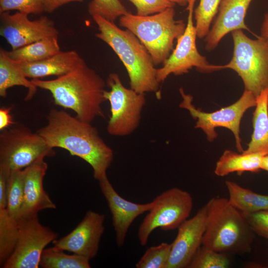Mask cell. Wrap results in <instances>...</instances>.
<instances>
[{
    "mask_svg": "<svg viewBox=\"0 0 268 268\" xmlns=\"http://www.w3.org/2000/svg\"><path fill=\"white\" fill-rule=\"evenodd\" d=\"M37 133L47 144L68 151L88 163L95 179L107 176L114 158V152L90 123L83 121L63 110L52 109L47 123Z\"/></svg>",
    "mask_w": 268,
    "mask_h": 268,
    "instance_id": "cell-1",
    "label": "cell"
},
{
    "mask_svg": "<svg viewBox=\"0 0 268 268\" xmlns=\"http://www.w3.org/2000/svg\"><path fill=\"white\" fill-rule=\"evenodd\" d=\"M37 88L49 91L54 103L70 109L76 117L88 123L104 117L102 103L106 82L84 61L69 72L51 80L32 79Z\"/></svg>",
    "mask_w": 268,
    "mask_h": 268,
    "instance_id": "cell-2",
    "label": "cell"
},
{
    "mask_svg": "<svg viewBox=\"0 0 268 268\" xmlns=\"http://www.w3.org/2000/svg\"><path fill=\"white\" fill-rule=\"evenodd\" d=\"M99 32L95 36L107 43L125 66L130 79V87L141 93L158 92L160 83L157 69L145 46L131 31L119 28L114 22L93 15Z\"/></svg>",
    "mask_w": 268,
    "mask_h": 268,
    "instance_id": "cell-3",
    "label": "cell"
},
{
    "mask_svg": "<svg viewBox=\"0 0 268 268\" xmlns=\"http://www.w3.org/2000/svg\"><path fill=\"white\" fill-rule=\"evenodd\" d=\"M205 205L206 225L202 245L225 254L249 253L256 234L242 212L223 197L212 198Z\"/></svg>",
    "mask_w": 268,
    "mask_h": 268,
    "instance_id": "cell-4",
    "label": "cell"
},
{
    "mask_svg": "<svg viewBox=\"0 0 268 268\" xmlns=\"http://www.w3.org/2000/svg\"><path fill=\"white\" fill-rule=\"evenodd\" d=\"M174 7L152 15L129 13L120 17L122 27L134 33L145 46L155 65L163 64L173 50L175 40L185 31L186 24L175 18Z\"/></svg>",
    "mask_w": 268,
    "mask_h": 268,
    "instance_id": "cell-5",
    "label": "cell"
},
{
    "mask_svg": "<svg viewBox=\"0 0 268 268\" xmlns=\"http://www.w3.org/2000/svg\"><path fill=\"white\" fill-rule=\"evenodd\" d=\"M233 53L225 65H217L218 70L229 68L242 79L245 90L256 97L268 87V39L258 36L252 39L242 30L232 31Z\"/></svg>",
    "mask_w": 268,
    "mask_h": 268,
    "instance_id": "cell-6",
    "label": "cell"
},
{
    "mask_svg": "<svg viewBox=\"0 0 268 268\" xmlns=\"http://www.w3.org/2000/svg\"><path fill=\"white\" fill-rule=\"evenodd\" d=\"M55 154L54 148L37 132L22 124H14L0 134V169L8 174Z\"/></svg>",
    "mask_w": 268,
    "mask_h": 268,
    "instance_id": "cell-7",
    "label": "cell"
},
{
    "mask_svg": "<svg viewBox=\"0 0 268 268\" xmlns=\"http://www.w3.org/2000/svg\"><path fill=\"white\" fill-rule=\"evenodd\" d=\"M179 92L182 98L179 107L187 110L192 117L197 120L195 128L201 129L209 142H213L218 136L215 129L223 127L233 133L238 152L242 153L244 150L240 136V126L245 113L256 105V97L251 92L244 90L235 103L210 113L197 108L192 103V95L186 93L183 87L180 88Z\"/></svg>",
    "mask_w": 268,
    "mask_h": 268,
    "instance_id": "cell-8",
    "label": "cell"
},
{
    "mask_svg": "<svg viewBox=\"0 0 268 268\" xmlns=\"http://www.w3.org/2000/svg\"><path fill=\"white\" fill-rule=\"evenodd\" d=\"M193 206V199L186 191L177 187L168 189L152 201L148 213L138 229L140 244L145 246L151 233L156 228L173 230L188 219Z\"/></svg>",
    "mask_w": 268,
    "mask_h": 268,
    "instance_id": "cell-9",
    "label": "cell"
},
{
    "mask_svg": "<svg viewBox=\"0 0 268 268\" xmlns=\"http://www.w3.org/2000/svg\"><path fill=\"white\" fill-rule=\"evenodd\" d=\"M106 85L110 90L104 91V96L109 102L111 112L107 132L116 136L130 135L139 126L146 103L145 94L126 87L115 72L109 74Z\"/></svg>",
    "mask_w": 268,
    "mask_h": 268,
    "instance_id": "cell-10",
    "label": "cell"
},
{
    "mask_svg": "<svg viewBox=\"0 0 268 268\" xmlns=\"http://www.w3.org/2000/svg\"><path fill=\"white\" fill-rule=\"evenodd\" d=\"M195 1L196 0H189L186 8L188 15L185 31L177 39L175 48L163 66L157 69V79L159 83L163 82L171 74L182 75L188 73L194 67L202 73L218 70L217 65L209 64L197 47V35L193 22Z\"/></svg>",
    "mask_w": 268,
    "mask_h": 268,
    "instance_id": "cell-11",
    "label": "cell"
},
{
    "mask_svg": "<svg viewBox=\"0 0 268 268\" xmlns=\"http://www.w3.org/2000/svg\"><path fill=\"white\" fill-rule=\"evenodd\" d=\"M58 237V233L40 222L38 214L20 220L15 249L2 268H38L43 250Z\"/></svg>",
    "mask_w": 268,
    "mask_h": 268,
    "instance_id": "cell-12",
    "label": "cell"
},
{
    "mask_svg": "<svg viewBox=\"0 0 268 268\" xmlns=\"http://www.w3.org/2000/svg\"><path fill=\"white\" fill-rule=\"evenodd\" d=\"M28 14L18 11L0 13V35L15 50L37 41L58 36L59 31L53 21L46 16L31 20Z\"/></svg>",
    "mask_w": 268,
    "mask_h": 268,
    "instance_id": "cell-13",
    "label": "cell"
},
{
    "mask_svg": "<svg viewBox=\"0 0 268 268\" xmlns=\"http://www.w3.org/2000/svg\"><path fill=\"white\" fill-rule=\"evenodd\" d=\"M104 220V214L88 210L74 229L53 242V247L91 260L97 255L99 249L100 240L105 230Z\"/></svg>",
    "mask_w": 268,
    "mask_h": 268,
    "instance_id": "cell-14",
    "label": "cell"
},
{
    "mask_svg": "<svg viewBox=\"0 0 268 268\" xmlns=\"http://www.w3.org/2000/svg\"><path fill=\"white\" fill-rule=\"evenodd\" d=\"M206 217L205 204L178 228L166 268H187L194 255L202 245Z\"/></svg>",
    "mask_w": 268,
    "mask_h": 268,
    "instance_id": "cell-15",
    "label": "cell"
},
{
    "mask_svg": "<svg viewBox=\"0 0 268 268\" xmlns=\"http://www.w3.org/2000/svg\"><path fill=\"white\" fill-rule=\"evenodd\" d=\"M98 181L112 214L117 245L122 247L131 224L136 217L150 210L152 201L137 203L127 201L116 191L107 176Z\"/></svg>",
    "mask_w": 268,
    "mask_h": 268,
    "instance_id": "cell-16",
    "label": "cell"
},
{
    "mask_svg": "<svg viewBox=\"0 0 268 268\" xmlns=\"http://www.w3.org/2000/svg\"><path fill=\"white\" fill-rule=\"evenodd\" d=\"M47 169L44 158H41L23 169L24 200L20 220L38 214L44 209L56 208L43 187Z\"/></svg>",
    "mask_w": 268,
    "mask_h": 268,
    "instance_id": "cell-17",
    "label": "cell"
},
{
    "mask_svg": "<svg viewBox=\"0 0 268 268\" xmlns=\"http://www.w3.org/2000/svg\"><path fill=\"white\" fill-rule=\"evenodd\" d=\"M252 0H222L214 22L204 38L206 51L213 50L229 32L239 29L250 31L245 18Z\"/></svg>",
    "mask_w": 268,
    "mask_h": 268,
    "instance_id": "cell-18",
    "label": "cell"
},
{
    "mask_svg": "<svg viewBox=\"0 0 268 268\" xmlns=\"http://www.w3.org/2000/svg\"><path fill=\"white\" fill-rule=\"evenodd\" d=\"M84 62L76 51L70 50L61 51L48 58L33 63H18L25 76L32 79L51 75L62 76Z\"/></svg>",
    "mask_w": 268,
    "mask_h": 268,
    "instance_id": "cell-19",
    "label": "cell"
},
{
    "mask_svg": "<svg viewBox=\"0 0 268 268\" xmlns=\"http://www.w3.org/2000/svg\"><path fill=\"white\" fill-rule=\"evenodd\" d=\"M253 113V132L248 148L242 153L268 154V87L256 97Z\"/></svg>",
    "mask_w": 268,
    "mask_h": 268,
    "instance_id": "cell-20",
    "label": "cell"
},
{
    "mask_svg": "<svg viewBox=\"0 0 268 268\" xmlns=\"http://www.w3.org/2000/svg\"><path fill=\"white\" fill-rule=\"evenodd\" d=\"M21 86L28 89L26 100L31 99L37 87L25 76L18 63L11 59L2 48L0 49V96L5 98L8 88Z\"/></svg>",
    "mask_w": 268,
    "mask_h": 268,
    "instance_id": "cell-21",
    "label": "cell"
},
{
    "mask_svg": "<svg viewBox=\"0 0 268 268\" xmlns=\"http://www.w3.org/2000/svg\"><path fill=\"white\" fill-rule=\"evenodd\" d=\"M261 153H238L231 150H225L217 161L214 173L223 177L233 172L241 175L244 172L256 173L261 170Z\"/></svg>",
    "mask_w": 268,
    "mask_h": 268,
    "instance_id": "cell-22",
    "label": "cell"
},
{
    "mask_svg": "<svg viewBox=\"0 0 268 268\" xmlns=\"http://www.w3.org/2000/svg\"><path fill=\"white\" fill-rule=\"evenodd\" d=\"M229 202L243 213L268 210V196L256 193L235 182L226 181Z\"/></svg>",
    "mask_w": 268,
    "mask_h": 268,
    "instance_id": "cell-23",
    "label": "cell"
},
{
    "mask_svg": "<svg viewBox=\"0 0 268 268\" xmlns=\"http://www.w3.org/2000/svg\"><path fill=\"white\" fill-rule=\"evenodd\" d=\"M58 36L46 38L10 51L7 55L20 64L39 61L60 52Z\"/></svg>",
    "mask_w": 268,
    "mask_h": 268,
    "instance_id": "cell-24",
    "label": "cell"
},
{
    "mask_svg": "<svg viewBox=\"0 0 268 268\" xmlns=\"http://www.w3.org/2000/svg\"><path fill=\"white\" fill-rule=\"evenodd\" d=\"M19 236V222L8 213L6 208H0V266L12 254Z\"/></svg>",
    "mask_w": 268,
    "mask_h": 268,
    "instance_id": "cell-25",
    "label": "cell"
},
{
    "mask_svg": "<svg viewBox=\"0 0 268 268\" xmlns=\"http://www.w3.org/2000/svg\"><path fill=\"white\" fill-rule=\"evenodd\" d=\"M89 261L81 256L68 255L52 247L43 250L40 266L44 268H90Z\"/></svg>",
    "mask_w": 268,
    "mask_h": 268,
    "instance_id": "cell-26",
    "label": "cell"
},
{
    "mask_svg": "<svg viewBox=\"0 0 268 268\" xmlns=\"http://www.w3.org/2000/svg\"><path fill=\"white\" fill-rule=\"evenodd\" d=\"M24 170L11 172L8 178L6 209L18 222L24 200Z\"/></svg>",
    "mask_w": 268,
    "mask_h": 268,
    "instance_id": "cell-27",
    "label": "cell"
},
{
    "mask_svg": "<svg viewBox=\"0 0 268 268\" xmlns=\"http://www.w3.org/2000/svg\"><path fill=\"white\" fill-rule=\"evenodd\" d=\"M222 0H200L194 10V17L197 38H204L208 34L210 25L218 13Z\"/></svg>",
    "mask_w": 268,
    "mask_h": 268,
    "instance_id": "cell-28",
    "label": "cell"
},
{
    "mask_svg": "<svg viewBox=\"0 0 268 268\" xmlns=\"http://www.w3.org/2000/svg\"><path fill=\"white\" fill-rule=\"evenodd\" d=\"M230 261L225 253H220L201 245L197 251L187 268H227Z\"/></svg>",
    "mask_w": 268,
    "mask_h": 268,
    "instance_id": "cell-29",
    "label": "cell"
},
{
    "mask_svg": "<svg viewBox=\"0 0 268 268\" xmlns=\"http://www.w3.org/2000/svg\"><path fill=\"white\" fill-rule=\"evenodd\" d=\"M172 244L162 242L148 248L135 264L136 268H166Z\"/></svg>",
    "mask_w": 268,
    "mask_h": 268,
    "instance_id": "cell-30",
    "label": "cell"
},
{
    "mask_svg": "<svg viewBox=\"0 0 268 268\" xmlns=\"http://www.w3.org/2000/svg\"><path fill=\"white\" fill-rule=\"evenodd\" d=\"M88 11L92 16L98 15L112 22L129 13L120 0H92L88 4Z\"/></svg>",
    "mask_w": 268,
    "mask_h": 268,
    "instance_id": "cell-31",
    "label": "cell"
},
{
    "mask_svg": "<svg viewBox=\"0 0 268 268\" xmlns=\"http://www.w3.org/2000/svg\"><path fill=\"white\" fill-rule=\"evenodd\" d=\"M13 10L35 15L45 11L42 0H0V13Z\"/></svg>",
    "mask_w": 268,
    "mask_h": 268,
    "instance_id": "cell-32",
    "label": "cell"
},
{
    "mask_svg": "<svg viewBox=\"0 0 268 268\" xmlns=\"http://www.w3.org/2000/svg\"><path fill=\"white\" fill-rule=\"evenodd\" d=\"M136 7V14L146 16L162 12L174 7L175 3L169 0H128Z\"/></svg>",
    "mask_w": 268,
    "mask_h": 268,
    "instance_id": "cell-33",
    "label": "cell"
},
{
    "mask_svg": "<svg viewBox=\"0 0 268 268\" xmlns=\"http://www.w3.org/2000/svg\"><path fill=\"white\" fill-rule=\"evenodd\" d=\"M242 213L255 234L268 239V210Z\"/></svg>",
    "mask_w": 268,
    "mask_h": 268,
    "instance_id": "cell-34",
    "label": "cell"
},
{
    "mask_svg": "<svg viewBox=\"0 0 268 268\" xmlns=\"http://www.w3.org/2000/svg\"><path fill=\"white\" fill-rule=\"evenodd\" d=\"M10 174L0 169V208L7 206L8 178Z\"/></svg>",
    "mask_w": 268,
    "mask_h": 268,
    "instance_id": "cell-35",
    "label": "cell"
},
{
    "mask_svg": "<svg viewBox=\"0 0 268 268\" xmlns=\"http://www.w3.org/2000/svg\"><path fill=\"white\" fill-rule=\"evenodd\" d=\"M83 0H42L45 11L51 13L60 6L71 2H82Z\"/></svg>",
    "mask_w": 268,
    "mask_h": 268,
    "instance_id": "cell-36",
    "label": "cell"
},
{
    "mask_svg": "<svg viewBox=\"0 0 268 268\" xmlns=\"http://www.w3.org/2000/svg\"><path fill=\"white\" fill-rule=\"evenodd\" d=\"M10 111L11 107H3L0 109V130L1 131L14 124L10 113Z\"/></svg>",
    "mask_w": 268,
    "mask_h": 268,
    "instance_id": "cell-37",
    "label": "cell"
},
{
    "mask_svg": "<svg viewBox=\"0 0 268 268\" xmlns=\"http://www.w3.org/2000/svg\"><path fill=\"white\" fill-rule=\"evenodd\" d=\"M260 36L268 39V11L264 15L261 28Z\"/></svg>",
    "mask_w": 268,
    "mask_h": 268,
    "instance_id": "cell-38",
    "label": "cell"
},
{
    "mask_svg": "<svg viewBox=\"0 0 268 268\" xmlns=\"http://www.w3.org/2000/svg\"><path fill=\"white\" fill-rule=\"evenodd\" d=\"M261 169L268 172V154L263 156L261 163Z\"/></svg>",
    "mask_w": 268,
    "mask_h": 268,
    "instance_id": "cell-39",
    "label": "cell"
},
{
    "mask_svg": "<svg viewBox=\"0 0 268 268\" xmlns=\"http://www.w3.org/2000/svg\"><path fill=\"white\" fill-rule=\"evenodd\" d=\"M171 2L177 4L181 6H187L189 1V0H169Z\"/></svg>",
    "mask_w": 268,
    "mask_h": 268,
    "instance_id": "cell-40",
    "label": "cell"
}]
</instances>
